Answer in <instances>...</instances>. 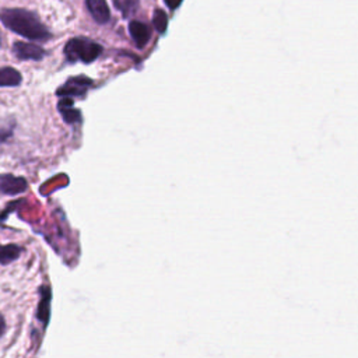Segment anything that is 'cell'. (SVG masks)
Listing matches in <instances>:
<instances>
[{
  "instance_id": "1",
  "label": "cell",
  "mask_w": 358,
  "mask_h": 358,
  "mask_svg": "<svg viewBox=\"0 0 358 358\" xmlns=\"http://www.w3.org/2000/svg\"><path fill=\"white\" fill-rule=\"evenodd\" d=\"M1 22L15 34L29 39L49 38L48 28L41 22L38 15L24 8H4L0 11Z\"/></svg>"
},
{
  "instance_id": "2",
  "label": "cell",
  "mask_w": 358,
  "mask_h": 358,
  "mask_svg": "<svg viewBox=\"0 0 358 358\" xmlns=\"http://www.w3.org/2000/svg\"><path fill=\"white\" fill-rule=\"evenodd\" d=\"M101 52L102 48L98 43L85 38H73L64 46V56L71 63L78 60L84 63L94 62Z\"/></svg>"
},
{
  "instance_id": "3",
  "label": "cell",
  "mask_w": 358,
  "mask_h": 358,
  "mask_svg": "<svg viewBox=\"0 0 358 358\" xmlns=\"http://www.w3.org/2000/svg\"><path fill=\"white\" fill-rule=\"evenodd\" d=\"M92 85L91 78L80 76V77H71L69 78L63 85L59 87V90L56 91V94L59 96H81L84 95L90 87Z\"/></svg>"
},
{
  "instance_id": "4",
  "label": "cell",
  "mask_w": 358,
  "mask_h": 358,
  "mask_svg": "<svg viewBox=\"0 0 358 358\" xmlns=\"http://www.w3.org/2000/svg\"><path fill=\"white\" fill-rule=\"evenodd\" d=\"M27 190V180L11 173L0 175V194H20Z\"/></svg>"
},
{
  "instance_id": "5",
  "label": "cell",
  "mask_w": 358,
  "mask_h": 358,
  "mask_svg": "<svg viewBox=\"0 0 358 358\" xmlns=\"http://www.w3.org/2000/svg\"><path fill=\"white\" fill-rule=\"evenodd\" d=\"M13 52L22 60H41L45 56V50L42 48L27 42H15Z\"/></svg>"
},
{
  "instance_id": "6",
  "label": "cell",
  "mask_w": 358,
  "mask_h": 358,
  "mask_svg": "<svg viewBox=\"0 0 358 358\" xmlns=\"http://www.w3.org/2000/svg\"><path fill=\"white\" fill-rule=\"evenodd\" d=\"M57 109H59L62 117L64 119V122H67V123H70V124H71V123H77V122L81 120V113H80V110L73 106V101H71V98H69V96H63V98L59 101Z\"/></svg>"
},
{
  "instance_id": "7",
  "label": "cell",
  "mask_w": 358,
  "mask_h": 358,
  "mask_svg": "<svg viewBox=\"0 0 358 358\" xmlns=\"http://www.w3.org/2000/svg\"><path fill=\"white\" fill-rule=\"evenodd\" d=\"M87 7L96 22L105 24L109 21L110 13L105 0H87Z\"/></svg>"
},
{
  "instance_id": "8",
  "label": "cell",
  "mask_w": 358,
  "mask_h": 358,
  "mask_svg": "<svg viewBox=\"0 0 358 358\" xmlns=\"http://www.w3.org/2000/svg\"><path fill=\"white\" fill-rule=\"evenodd\" d=\"M50 296H52L50 288L42 287L41 288V301H39L38 309H36V317L43 326L48 324L49 315H50Z\"/></svg>"
},
{
  "instance_id": "9",
  "label": "cell",
  "mask_w": 358,
  "mask_h": 358,
  "mask_svg": "<svg viewBox=\"0 0 358 358\" xmlns=\"http://www.w3.org/2000/svg\"><path fill=\"white\" fill-rule=\"evenodd\" d=\"M129 32L134 41V43L138 48H143L147 45L148 39H150V28L140 21H131L129 24Z\"/></svg>"
},
{
  "instance_id": "10",
  "label": "cell",
  "mask_w": 358,
  "mask_h": 358,
  "mask_svg": "<svg viewBox=\"0 0 358 358\" xmlns=\"http://www.w3.org/2000/svg\"><path fill=\"white\" fill-rule=\"evenodd\" d=\"M21 74L13 67L0 69V87H15L21 84Z\"/></svg>"
},
{
  "instance_id": "11",
  "label": "cell",
  "mask_w": 358,
  "mask_h": 358,
  "mask_svg": "<svg viewBox=\"0 0 358 358\" xmlns=\"http://www.w3.org/2000/svg\"><path fill=\"white\" fill-rule=\"evenodd\" d=\"M22 249L18 245H0V263L8 264L17 260L21 255Z\"/></svg>"
},
{
  "instance_id": "12",
  "label": "cell",
  "mask_w": 358,
  "mask_h": 358,
  "mask_svg": "<svg viewBox=\"0 0 358 358\" xmlns=\"http://www.w3.org/2000/svg\"><path fill=\"white\" fill-rule=\"evenodd\" d=\"M152 22H154L155 29H157L159 34H164L165 29H166V25H168V17H166L165 11H162V10H155V13H154V15H152Z\"/></svg>"
},
{
  "instance_id": "13",
  "label": "cell",
  "mask_w": 358,
  "mask_h": 358,
  "mask_svg": "<svg viewBox=\"0 0 358 358\" xmlns=\"http://www.w3.org/2000/svg\"><path fill=\"white\" fill-rule=\"evenodd\" d=\"M115 4H116V7L122 11V14H123L124 17H127L129 14H131V13L136 10V7H137V0H116Z\"/></svg>"
},
{
  "instance_id": "14",
  "label": "cell",
  "mask_w": 358,
  "mask_h": 358,
  "mask_svg": "<svg viewBox=\"0 0 358 358\" xmlns=\"http://www.w3.org/2000/svg\"><path fill=\"white\" fill-rule=\"evenodd\" d=\"M11 133H13V129H0V144L1 143H4L10 136H11Z\"/></svg>"
},
{
  "instance_id": "15",
  "label": "cell",
  "mask_w": 358,
  "mask_h": 358,
  "mask_svg": "<svg viewBox=\"0 0 358 358\" xmlns=\"http://www.w3.org/2000/svg\"><path fill=\"white\" fill-rule=\"evenodd\" d=\"M165 3L169 8H176L182 3V0H165Z\"/></svg>"
},
{
  "instance_id": "16",
  "label": "cell",
  "mask_w": 358,
  "mask_h": 358,
  "mask_svg": "<svg viewBox=\"0 0 358 358\" xmlns=\"http://www.w3.org/2000/svg\"><path fill=\"white\" fill-rule=\"evenodd\" d=\"M4 331H6V322L3 315H0V337L4 334Z\"/></svg>"
}]
</instances>
